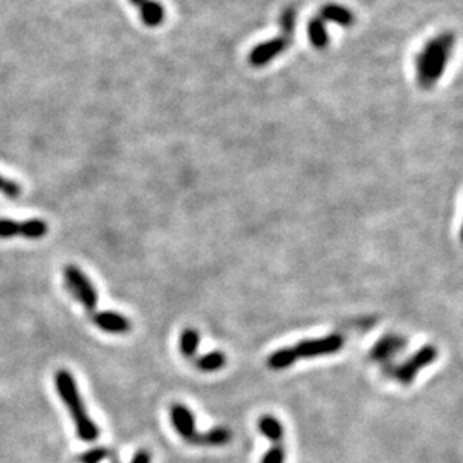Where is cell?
<instances>
[{"mask_svg":"<svg viewBox=\"0 0 463 463\" xmlns=\"http://www.w3.org/2000/svg\"><path fill=\"white\" fill-rule=\"evenodd\" d=\"M279 26H280V35H283L292 41V36H294L296 27H297V12L294 11V9L288 8L282 12Z\"/></svg>","mask_w":463,"mask_h":463,"instance_id":"ac0fdd59","label":"cell"},{"mask_svg":"<svg viewBox=\"0 0 463 463\" xmlns=\"http://www.w3.org/2000/svg\"><path fill=\"white\" fill-rule=\"evenodd\" d=\"M129 2H131L132 5H134L135 8H140L141 5H143V3H144V0H129Z\"/></svg>","mask_w":463,"mask_h":463,"instance_id":"cb8c5ba5","label":"cell"},{"mask_svg":"<svg viewBox=\"0 0 463 463\" xmlns=\"http://www.w3.org/2000/svg\"><path fill=\"white\" fill-rule=\"evenodd\" d=\"M54 384L66 410L71 414L78 437L86 442L96 441L101 435L99 428L98 424L92 420L86 410V403H84L81 398V393L78 390V385L74 375L66 369H59L54 375Z\"/></svg>","mask_w":463,"mask_h":463,"instance_id":"7a4b0ae2","label":"cell"},{"mask_svg":"<svg viewBox=\"0 0 463 463\" xmlns=\"http://www.w3.org/2000/svg\"><path fill=\"white\" fill-rule=\"evenodd\" d=\"M342 345H344V337L340 335H330L321 339L303 340V342H298L297 345H292L289 348L278 349L276 353H273L269 357L267 364L270 369L275 371L287 369V367L294 364L297 360H300V358L335 354L342 348Z\"/></svg>","mask_w":463,"mask_h":463,"instance_id":"3957f363","label":"cell"},{"mask_svg":"<svg viewBox=\"0 0 463 463\" xmlns=\"http://www.w3.org/2000/svg\"><path fill=\"white\" fill-rule=\"evenodd\" d=\"M455 44L456 36L451 32H444L424 44L423 50L417 56V60H415L417 80L421 89L429 90L441 80L448 65L453 49H455Z\"/></svg>","mask_w":463,"mask_h":463,"instance_id":"6da1fadb","label":"cell"},{"mask_svg":"<svg viewBox=\"0 0 463 463\" xmlns=\"http://www.w3.org/2000/svg\"><path fill=\"white\" fill-rule=\"evenodd\" d=\"M93 323L102 332L111 335H125L131 330V321L115 310H101L93 315Z\"/></svg>","mask_w":463,"mask_h":463,"instance_id":"ba28073f","label":"cell"},{"mask_svg":"<svg viewBox=\"0 0 463 463\" xmlns=\"http://www.w3.org/2000/svg\"><path fill=\"white\" fill-rule=\"evenodd\" d=\"M403 345L405 342L398 336L385 337L376 344L372 351V355L375 357V360H389L390 355H394L396 353L401 351L402 348H405Z\"/></svg>","mask_w":463,"mask_h":463,"instance_id":"9a60e30c","label":"cell"},{"mask_svg":"<svg viewBox=\"0 0 463 463\" xmlns=\"http://www.w3.org/2000/svg\"><path fill=\"white\" fill-rule=\"evenodd\" d=\"M49 234V224L42 219H27L18 222V235L29 240H40Z\"/></svg>","mask_w":463,"mask_h":463,"instance_id":"5bb4252c","label":"cell"},{"mask_svg":"<svg viewBox=\"0 0 463 463\" xmlns=\"http://www.w3.org/2000/svg\"><path fill=\"white\" fill-rule=\"evenodd\" d=\"M437 357H438L437 348H435L433 345H424L412 357H410L403 364L396 367L394 376L398 378L402 384L410 385L414 381V378L419 375L421 367H426L432 364L435 360H437Z\"/></svg>","mask_w":463,"mask_h":463,"instance_id":"5b68a950","label":"cell"},{"mask_svg":"<svg viewBox=\"0 0 463 463\" xmlns=\"http://www.w3.org/2000/svg\"><path fill=\"white\" fill-rule=\"evenodd\" d=\"M63 278L66 288H68L72 292V296L86 308V310L89 312L94 310V308L98 305V291L87 278L86 273H84L80 267L74 266V264H69V266H66L63 269Z\"/></svg>","mask_w":463,"mask_h":463,"instance_id":"277c9868","label":"cell"},{"mask_svg":"<svg viewBox=\"0 0 463 463\" xmlns=\"http://www.w3.org/2000/svg\"><path fill=\"white\" fill-rule=\"evenodd\" d=\"M169 417H171L176 432L189 444H195L198 432L195 429V417L191 410L182 403H174L169 411Z\"/></svg>","mask_w":463,"mask_h":463,"instance_id":"52a82bcc","label":"cell"},{"mask_svg":"<svg viewBox=\"0 0 463 463\" xmlns=\"http://www.w3.org/2000/svg\"><path fill=\"white\" fill-rule=\"evenodd\" d=\"M110 456V451L103 447H96L92 448L78 457L80 463H101L106 460Z\"/></svg>","mask_w":463,"mask_h":463,"instance_id":"ffe728a7","label":"cell"},{"mask_svg":"<svg viewBox=\"0 0 463 463\" xmlns=\"http://www.w3.org/2000/svg\"><path fill=\"white\" fill-rule=\"evenodd\" d=\"M321 20L324 22H332L337 26L342 27H351L355 22L354 14L349 11L348 8L337 5V3H327L323 8L319 9V15Z\"/></svg>","mask_w":463,"mask_h":463,"instance_id":"9c48e42d","label":"cell"},{"mask_svg":"<svg viewBox=\"0 0 463 463\" xmlns=\"http://www.w3.org/2000/svg\"><path fill=\"white\" fill-rule=\"evenodd\" d=\"M233 439V433L226 428H213L204 433H198L195 446H207V447H221L228 444Z\"/></svg>","mask_w":463,"mask_h":463,"instance_id":"8fae6325","label":"cell"},{"mask_svg":"<svg viewBox=\"0 0 463 463\" xmlns=\"http://www.w3.org/2000/svg\"><path fill=\"white\" fill-rule=\"evenodd\" d=\"M138 11L141 20L147 27H159L165 20V8L156 0H144Z\"/></svg>","mask_w":463,"mask_h":463,"instance_id":"30bf717a","label":"cell"},{"mask_svg":"<svg viewBox=\"0 0 463 463\" xmlns=\"http://www.w3.org/2000/svg\"><path fill=\"white\" fill-rule=\"evenodd\" d=\"M308 35L310 44L315 47L317 50H324L328 45V32L326 27V22L321 20L319 17H314L308 24Z\"/></svg>","mask_w":463,"mask_h":463,"instance_id":"4fadbf2b","label":"cell"},{"mask_svg":"<svg viewBox=\"0 0 463 463\" xmlns=\"http://www.w3.org/2000/svg\"><path fill=\"white\" fill-rule=\"evenodd\" d=\"M226 363V357L221 351H213L209 354H204L198 357L195 360V366L201 372H216L222 369Z\"/></svg>","mask_w":463,"mask_h":463,"instance_id":"2e32d148","label":"cell"},{"mask_svg":"<svg viewBox=\"0 0 463 463\" xmlns=\"http://www.w3.org/2000/svg\"><path fill=\"white\" fill-rule=\"evenodd\" d=\"M258 429L273 444H283L282 441L283 437H285V430H283L280 421L276 417H273V415H262L258 420Z\"/></svg>","mask_w":463,"mask_h":463,"instance_id":"7c38bea8","label":"cell"},{"mask_svg":"<svg viewBox=\"0 0 463 463\" xmlns=\"http://www.w3.org/2000/svg\"><path fill=\"white\" fill-rule=\"evenodd\" d=\"M261 463H285V447H283V444H273V447L261 459Z\"/></svg>","mask_w":463,"mask_h":463,"instance_id":"7402d4cb","label":"cell"},{"mask_svg":"<svg viewBox=\"0 0 463 463\" xmlns=\"http://www.w3.org/2000/svg\"><path fill=\"white\" fill-rule=\"evenodd\" d=\"M12 237H18V221L0 217V239L8 240Z\"/></svg>","mask_w":463,"mask_h":463,"instance_id":"44dd1931","label":"cell"},{"mask_svg":"<svg viewBox=\"0 0 463 463\" xmlns=\"http://www.w3.org/2000/svg\"><path fill=\"white\" fill-rule=\"evenodd\" d=\"M22 192L23 189L20 183H17L15 180H11V178H6L0 174V194L11 198V200H15V198L22 195Z\"/></svg>","mask_w":463,"mask_h":463,"instance_id":"d6986e66","label":"cell"},{"mask_svg":"<svg viewBox=\"0 0 463 463\" xmlns=\"http://www.w3.org/2000/svg\"><path fill=\"white\" fill-rule=\"evenodd\" d=\"M131 463H152V455L147 450H138Z\"/></svg>","mask_w":463,"mask_h":463,"instance_id":"603a6c76","label":"cell"},{"mask_svg":"<svg viewBox=\"0 0 463 463\" xmlns=\"http://www.w3.org/2000/svg\"><path fill=\"white\" fill-rule=\"evenodd\" d=\"M291 44V40L283 35L273 37L266 42H261L257 47H253L249 53V63L255 68H261V66L269 65L271 60H275L279 54L287 51Z\"/></svg>","mask_w":463,"mask_h":463,"instance_id":"8992f818","label":"cell"},{"mask_svg":"<svg viewBox=\"0 0 463 463\" xmlns=\"http://www.w3.org/2000/svg\"><path fill=\"white\" fill-rule=\"evenodd\" d=\"M200 345V333L195 328H186L180 336V351L185 357L192 358Z\"/></svg>","mask_w":463,"mask_h":463,"instance_id":"e0dca14e","label":"cell"}]
</instances>
